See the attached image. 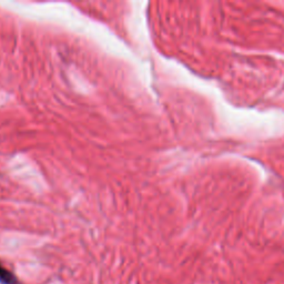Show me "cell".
<instances>
[{
    "mask_svg": "<svg viewBox=\"0 0 284 284\" xmlns=\"http://www.w3.org/2000/svg\"><path fill=\"white\" fill-rule=\"evenodd\" d=\"M0 283L3 284H19L16 276L0 263Z\"/></svg>",
    "mask_w": 284,
    "mask_h": 284,
    "instance_id": "obj_1",
    "label": "cell"
}]
</instances>
